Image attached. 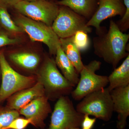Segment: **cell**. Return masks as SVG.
Instances as JSON below:
<instances>
[{"instance_id":"1","label":"cell","mask_w":129,"mask_h":129,"mask_svg":"<svg viewBox=\"0 0 129 129\" xmlns=\"http://www.w3.org/2000/svg\"><path fill=\"white\" fill-rule=\"evenodd\" d=\"M128 34H124L118 28L114 21H110L109 28L93 39L94 53L111 64L113 69L117 67L119 62L129 55L127 44Z\"/></svg>"},{"instance_id":"2","label":"cell","mask_w":129,"mask_h":129,"mask_svg":"<svg viewBox=\"0 0 129 129\" xmlns=\"http://www.w3.org/2000/svg\"><path fill=\"white\" fill-rule=\"evenodd\" d=\"M37 80L44 86L48 99L52 100L70 94L74 87L59 72L55 60L48 57L38 73Z\"/></svg>"},{"instance_id":"3","label":"cell","mask_w":129,"mask_h":129,"mask_svg":"<svg viewBox=\"0 0 129 129\" xmlns=\"http://www.w3.org/2000/svg\"><path fill=\"white\" fill-rule=\"evenodd\" d=\"M81 100L76 108L78 112L94 116L104 121L111 119L114 111L110 91L108 88L91 92Z\"/></svg>"},{"instance_id":"4","label":"cell","mask_w":129,"mask_h":129,"mask_svg":"<svg viewBox=\"0 0 129 129\" xmlns=\"http://www.w3.org/2000/svg\"><path fill=\"white\" fill-rule=\"evenodd\" d=\"M0 69L2 82L0 87V103L19 91L34 85L36 79L22 75L14 70L6 59L4 51H0Z\"/></svg>"},{"instance_id":"5","label":"cell","mask_w":129,"mask_h":129,"mask_svg":"<svg viewBox=\"0 0 129 129\" xmlns=\"http://www.w3.org/2000/svg\"><path fill=\"white\" fill-rule=\"evenodd\" d=\"M15 22L23 32L27 34L31 41L44 43L48 47L51 54L56 55L58 47L60 45V38L51 26L20 14L16 17Z\"/></svg>"},{"instance_id":"6","label":"cell","mask_w":129,"mask_h":129,"mask_svg":"<svg viewBox=\"0 0 129 129\" xmlns=\"http://www.w3.org/2000/svg\"><path fill=\"white\" fill-rule=\"evenodd\" d=\"M102 63L94 60L84 65L80 73L79 80L71 94L75 101L81 100L88 94L106 88L108 84V76L95 73L101 68Z\"/></svg>"},{"instance_id":"7","label":"cell","mask_w":129,"mask_h":129,"mask_svg":"<svg viewBox=\"0 0 129 129\" xmlns=\"http://www.w3.org/2000/svg\"><path fill=\"white\" fill-rule=\"evenodd\" d=\"M84 115L76 111L68 96L57 99L47 129H73L81 125Z\"/></svg>"},{"instance_id":"8","label":"cell","mask_w":129,"mask_h":129,"mask_svg":"<svg viewBox=\"0 0 129 129\" xmlns=\"http://www.w3.org/2000/svg\"><path fill=\"white\" fill-rule=\"evenodd\" d=\"M59 8L58 13L52 28L59 38L71 37L79 30L90 33L92 29L87 25V19L69 8Z\"/></svg>"},{"instance_id":"9","label":"cell","mask_w":129,"mask_h":129,"mask_svg":"<svg viewBox=\"0 0 129 129\" xmlns=\"http://www.w3.org/2000/svg\"><path fill=\"white\" fill-rule=\"evenodd\" d=\"M19 14L51 26L58 13L57 4L47 0H22L14 7Z\"/></svg>"},{"instance_id":"10","label":"cell","mask_w":129,"mask_h":129,"mask_svg":"<svg viewBox=\"0 0 129 129\" xmlns=\"http://www.w3.org/2000/svg\"><path fill=\"white\" fill-rule=\"evenodd\" d=\"M99 2L98 7L87 23L88 26L95 28L97 35L106 31L105 28L100 26L103 21L116 16L122 17L125 10L122 0H99Z\"/></svg>"},{"instance_id":"11","label":"cell","mask_w":129,"mask_h":129,"mask_svg":"<svg viewBox=\"0 0 129 129\" xmlns=\"http://www.w3.org/2000/svg\"><path fill=\"white\" fill-rule=\"evenodd\" d=\"M46 95L33 100L19 110V114L29 119L30 124L38 128L45 127L44 120L51 112V108Z\"/></svg>"},{"instance_id":"12","label":"cell","mask_w":129,"mask_h":129,"mask_svg":"<svg viewBox=\"0 0 129 129\" xmlns=\"http://www.w3.org/2000/svg\"><path fill=\"white\" fill-rule=\"evenodd\" d=\"M114 112L118 114L117 127L124 129L129 115V85L114 89L110 91Z\"/></svg>"},{"instance_id":"13","label":"cell","mask_w":129,"mask_h":129,"mask_svg":"<svg viewBox=\"0 0 129 129\" xmlns=\"http://www.w3.org/2000/svg\"><path fill=\"white\" fill-rule=\"evenodd\" d=\"M46 95L45 90L42 84L37 81L31 87L21 90L8 98L7 107L18 111L33 100Z\"/></svg>"},{"instance_id":"14","label":"cell","mask_w":129,"mask_h":129,"mask_svg":"<svg viewBox=\"0 0 129 129\" xmlns=\"http://www.w3.org/2000/svg\"><path fill=\"white\" fill-rule=\"evenodd\" d=\"M55 55V61L57 66L61 70L64 78L74 87H75L79 80V74L67 57L62 49L61 45L58 47Z\"/></svg>"},{"instance_id":"15","label":"cell","mask_w":129,"mask_h":129,"mask_svg":"<svg viewBox=\"0 0 129 129\" xmlns=\"http://www.w3.org/2000/svg\"><path fill=\"white\" fill-rule=\"evenodd\" d=\"M56 4L69 8L88 20L97 9L95 0H60Z\"/></svg>"},{"instance_id":"16","label":"cell","mask_w":129,"mask_h":129,"mask_svg":"<svg viewBox=\"0 0 129 129\" xmlns=\"http://www.w3.org/2000/svg\"><path fill=\"white\" fill-rule=\"evenodd\" d=\"M108 78L109 85L107 88L110 91L129 85V55L119 67L114 69Z\"/></svg>"},{"instance_id":"17","label":"cell","mask_w":129,"mask_h":129,"mask_svg":"<svg viewBox=\"0 0 129 129\" xmlns=\"http://www.w3.org/2000/svg\"><path fill=\"white\" fill-rule=\"evenodd\" d=\"M60 41L63 51L79 74L84 64L81 59L80 51L74 43L73 37L60 38Z\"/></svg>"},{"instance_id":"18","label":"cell","mask_w":129,"mask_h":129,"mask_svg":"<svg viewBox=\"0 0 129 129\" xmlns=\"http://www.w3.org/2000/svg\"><path fill=\"white\" fill-rule=\"evenodd\" d=\"M9 58L17 65L28 70H34L37 68L40 62V58L36 53L28 52L11 53Z\"/></svg>"},{"instance_id":"19","label":"cell","mask_w":129,"mask_h":129,"mask_svg":"<svg viewBox=\"0 0 129 129\" xmlns=\"http://www.w3.org/2000/svg\"><path fill=\"white\" fill-rule=\"evenodd\" d=\"M0 25L7 32L19 34L23 32L11 18L7 8L0 5Z\"/></svg>"},{"instance_id":"20","label":"cell","mask_w":129,"mask_h":129,"mask_svg":"<svg viewBox=\"0 0 129 129\" xmlns=\"http://www.w3.org/2000/svg\"><path fill=\"white\" fill-rule=\"evenodd\" d=\"M19 113L17 110L0 106V129L6 128L14 119L19 117Z\"/></svg>"},{"instance_id":"21","label":"cell","mask_w":129,"mask_h":129,"mask_svg":"<svg viewBox=\"0 0 129 129\" xmlns=\"http://www.w3.org/2000/svg\"><path fill=\"white\" fill-rule=\"evenodd\" d=\"M73 41L80 51H85L89 48L90 41L88 34L83 30H79L72 36Z\"/></svg>"},{"instance_id":"22","label":"cell","mask_w":129,"mask_h":129,"mask_svg":"<svg viewBox=\"0 0 129 129\" xmlns=\"http://www.w3.org/2000/svg\"><path fill=\"white\" fill-rule=\"evenodd\" d=\"M123 1L125 7V12L122 18L115 23L119 30L123 32L127 31L129 28V0Z\"/></svg>"},{"instance_id":"23","label":"cell","mask_w":129,"mask_h":129,"mask_svg":"<svg viewBox=\"0 0 129 129\" xmlns=\"http://www.w3.org/2000/svg\"><path fill=\"white\" fill-rule=\"evenodd\" d=\"M20 40L17 38H11L6 31L0 29V48L17 44L20 41Z\"/></svg>"},{"instance_id":"24","label":"cell","mask_w":129,"mask_h":129,"mask_svg":"<svg viewBox=\"0 0 129 129\" xmlns=\"http://www.w3.org/2000/svg\"><path fill=\"white\" fill-rule=\"evenodd\" d=\"M30 123L29 119L19 117L14 119L6 129H24Z\"/></svg>"},{"instance_id":"25","label":"cell","mask_w":129,"mask_h":129,"mask_svg":"<svg viewBox=\"0 0 129 129\" xmlns=\"http://www.w3.org/2000/svg\"><path fill=\"white\" fill-rule=\"evenodd\" d=\"M96 120L95 118H91L89 117V115H84L81 126L83 128L91 129L93 127Z\"/></svg>"},{"instance_id":"26","label":"cell","mask_w":129,"mask_h":129,"mask_svg":"<svg viewBox=\"0 0 129 129\" xmlns=\"http://www.w3.org/2000/svg\"><path fill=\"white\" fill-rule=\"evenodd\" d=\"M22 0H0V5L8 8L14 7Z\"/></svg>"},{"instance_id":"27","label":"cell","mask_w":129,"mask_h":129,"mask_svg":"<svg viewBox=\"0 0 129 129\" xmlns=\"http://www.w3.org/2000/svg\"><path fill=\"white\" fill-rule=\"evenodd\" d=\"M25 1H27L31 2L34 1H36V0H25Z\"/></svg>"},{"instance_id":"28","label":"cell","mask_w":129,"mask_h":129,"mask_svg":"<svg viewBox=\"0 0 129 129\" xmlns=\"http://www.w3.org/2000/svg\"><path fill=\"white\" fill-rule=\"evenodd\" d=\"M73 129H80L79 128H74Z\"/></svg>"},{"instance_id":"29","label":"cell","mask_w":129,"mask_h":129,"mask_svg":"<svg viewBox=\"0 0 129 129\" xmlns=\"http://www.w3.org/2000/svg\"><path fill=\"white\" fill-rule=\"evenodd\" d=\"M83 129H86V128H83Z\"/></svg>"},{"instance_id":"30","label":"cell","mask_w":129,"mask_h":129,"mask_svg":"<svg viewBox=\"0 0 129 129\" xmlns=\"http://www.w3.org/2000/svg\"><path fill=\"white\" fill-rule=\"evenodd\" d=\"M95 1H99V0H95Z\"/></svg>"}]
</instances>
